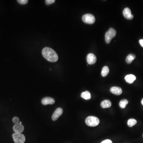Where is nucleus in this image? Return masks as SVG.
Listing matches in <instances>:
<instances>
[{"mask_svg": "<svg viewBox=\"0 0 143 143\" xmlns=\"http://www.w3.org/2000/svg\"><path fill=\"white\" fill-rule=\"evenodd\" d=\"M123 14L124 16L126 19L131 20L133 18L134 16L132 14L131 11L128 8H124L123 11Z\"/></svg>", "mask_w": 143, "mask_h": 143, "instance_id": "7", "label": "nucleus"}, {"mask_svg": "<svg viewBox=\"0 0 143 143\" xmlns=\"http://www.w3.org/2000/svg\"><path fill=\"white\" fill-rule=\"evenodd\" d=\"M18 3L21 5H25L28 3V0H18Z\"/></svg>", "mask_w": 143, "mask_h": 143, "instance_id": "20", "label": "nucleus"}, {"mask_svg": "<svg viewBox=\"0 0 143 143\" xmlns=\"http://www.w3.org/2000/svg\"><path fill=\"white\" fill-rule=\"evenodd\" d=\"M137 123V121L133 118H131L128 120L127 124L129 127H131L136 125Z\"/></svg>", "mask_w": 143, "mask_h": 143, "instance_id": "18", "label": "nucleus"}, {"mask_svg": "<svg viewBox=\"0 0 143 143\" xmlns=\"http://www.w3.org/2000/svg\"><path fill=\"white\" fill-rule=\"evenodd\" d=\"M116 31L113 28H110L109 30L106 33L105 35V40L107 43H109L113 38L116 35Z\"/></svg>", "mask_w": 143, "mask_h": 143, "instance_id": "3", "label": "nucleus"}, {"mask_svg": "<svg viewBox=\"0 0 143 143\" xmlns=\"http://www.w3.org/2000/svg\"><path fill=\"white\" fill-rule=\"evenodd\" d=\"M81 96L82 98L86 100H89L91 98V95L90 93L87 91L82 92Z\"/></svg>", "mask_w": 143, "mask_h": 143, "instance_id": "14", "label": "nucleus"}, {"mask_svg": "<svg viewBox=\"0 0 143 143\" xmlns=\"http://www.w3.org/2000/svg\"><path fill=\"white\" fill-rule=\"evenodd\" d=\"M13 129L16 133H21L24 130V126L22 124L19 123L14 124L13 127Z\"/></svg>", "mask_w": 143, "mask_h": 143, "instance_id": "9", "label": "nucleus"}, {"mask_svg": "<svg viewBox=\"0 0 143 143\" xmlns=\"http://www.w3.org/2000/svg\"><path fill=\"white\" fill-rule=\"evenodd\" d=\"M85 122L86 124L90 127H95L98 126L99 123L98 118L94 116H88L86 118Z\"/></svg>", "mask_w": 143, "mask_h": 143, "instance_id": "2", "label": "nucleus"}, {"mask_svg": "<svg viewBox=\"0 0 143 143\" xmlns=\"http://www.w3.org/2000/svg\"><path fill=\"white\" fill-rule=\"evenodd\" d=\"M97 58L95 55L93 53H89L87 56V61L89 64H93L96 62Z\"/></svg>", "mask_w": 143, "mask_h": 143, "instance_id": "8", "label": "nucleus"}, {"mask_svg": "<svg viewBox=\"0 0 143 143\" xmlns=\"http://www.w3.org/2000/svg\"><path fill=\"white\" fill-rule=\"evenodd\" d=\"M112 105L111 102L110 100H105L102 101L101 104V106L103 108H107L111 107Z\"/></svg>", "mask_w": 143, "mask_h": 143, "instance_id": "13", "label": "nucleus"}, {"mask_svg": "<svg viewBox=\"0 0 143 143\" xmlns=\"http://www.w3.org/2000/svg\"><path fill=\"white\" fill-rule=\"evenodd\" d=\"M128 101L127 99H123L121 100L120 102H119V106L121 107V108L124 109L125 108L126 105L128 104Z\"/></svg>", "mask_w": 143, "mask_h": 143, "instance_id": "17", "label": "nucleus"}, {"mask_svg": "<svg viewBox=\"0 0 143 143\" xmlns=\"http://www.w3.org/2000/svg\"><path fill=\"white\" fill-rule=\"evenodd\" d=\"M109 70L108 67L107 66H104L101 71V74L103 77H105L109 73Z\"/></svg>", "mask_w": 143, "mask_h": 143, "instance_id": "16", "label": "nucleus"}, {"mask_svg": "<svg viewBox=\"0 0 143 143\" xmlns=\"http://www.w3.org/2000/svg\"><path fill=\"white\" fill-rule=\"evenodd\" d=\"M13 122L14 124H18L20 123V119H19V118L15 116V117H14L13 118Z\"/></svg>", "mask_w": 143, "mask_h": 143, "instance_id": "19", "label": "nucleus"}, {"mask_svg": "<svg viewBox=\"0 0 143 143\" xmlns=\"http://www.w3.org/2000/svg\"><path fill=\"white\" fill-rule=\"evenodd\" d=\"M82 19L84 22L88 24H93L96 20L94 16L90 14H84L82 16Z\"/></svg>", "mask_w": 143, "mask_h": 143, "instance_id": "4", "label": "nucleus"}, {"mask_svg": "<svg viewBox=\"0 0 143 143\" xmlns=\"http://www.w3.org/2000/svg\"><path fill=\"white\" fill-rule=\"evenodd\" d=\"M63 113V109L61 108H58L54 112L52 116V120L55 121L62 115Z\"/></svg>", "mask_w": 143, "mask_h": 143, "instance_id": "6", "label": "nucleus"}, {"mask_svg": "<svg viewBox=\"0 0 143 143\" xmlns=\"http://www.w3.org/2000/svg\"><path fill=\"white\" fill-rule=\"evenodd\" d=\"M55 0H46L45 3L47 5H51L55 3Z\"/></svg>", "mask_w": 143, "mask_h": 143, "instance_id": "21", "label": "nucleus"}, {"mask_svg": "<svg viewBox=\"0 0 143 143\" xmlns=\"http://www.w3.org/2000/svg\"><path fill=\"white\" fill-rule=\"evenodd\" d=\"M13 138L15 143H24L26 140L25 136L21 133L13 134Z\"/></svg>", "mask_w": 143, "mask_h": 143, "instance_id": "5", "label": "nucleus"}, {"mask_svg": "<svg viewBox=\"0 0 143 143\" xmlns=\"http://www.w3.org/2000/svg\"><path fill=\"white\" fill-rule=\"evenodd\" d=\"M19 124H21V122H20V123H19Z\"/></svg>", "mask_w": 143, "mask_h": 143, "instance_id": "25", "label": "nucleus"}, {"mask_svg": "<svg viewBox=\"0 0 143 143\" xmlns=\"http://www.w3.org/2000/svg\"><path fill=\"white\" fill-rule=\"evenodd\" d=\"M139 43L140 45L143 47V39H140L139 40Z\"/></svg>", "mask_w": 143, "mask_h": 143, "instance_id": "23", "label": "nucleus"}, {"mask_svg": "<svg viewBox=\"0 0 143 143\" xmlns=\"http://www.w3.org/2000/svg\"><path fill=\"white\" fill-rule=\"evenodd\" d=\"M43 56L50 62H56L58 60V56L55 51L49 47L44 48L42 51Z\"/></svg>", "mask_w": 143, "mask_h": 143, "instance_id": "1", "label": "nucleus"}, {"mask_svg": "<svg viewBox=\"0 0 143 143\" xmlns=\"http://www.w3.org/2000/svg\"><path fill=\"white\" fill-rule=\"evenodd\" d=\"M101 143H113V142L110 139H106L102 141Z\"/></svg>", "mask_w": 143, "mask_h": 143, "instance_id": "22", "label": "nucleus"}, {"mask_svg": "<svg viewBox=\"0 0 143 143\" xmlns=\"http://www.w3.org/2000/svg\"></svg>", "mask_w": 143, "mask_h": 143, "instance_id": "26", "label": "nucleus"}, {"mask_svg": "<svg viewBox=\"0 0 143 143\" xmlns=\"http://www.w3.org/2000/svg\"><path fill=\"white\" fill-rule=\"evenodd\" d=\"M141 103L142 105H143V98L142 99V100L141 101Z\"/></svg>", "mask_w": 143, "mask_h": 143, "instance_id": "24", "label": "nucleus"}, {"mask_svg": "<svg viewBox=\"0 0 143 143\" xmlns=\"http://www.w3.org/2000/svg\"><path fill=\"white\" fill-rule=\"evenodd\" d=\"M110 91L113 94L116 95H120L122 93V89L119 87L115 86L111 88Z\"/></svg>", "mask_w": 143, "mask_h": 143, "instance_id": "11", "label": "nucleus"}, {"mask_svg": "<svg viewBox=\"0 0 143 143\" xmlns=\"http://www.w3.org/2000/svg\"><path fill=\"white\" fill-rule=\"evenodd\" d=\"M126 81L128 84H132L136 80V77L133 74H128L125 77Z\"/></svg>", "mask_w": 143, "mask_h": 143, "instance_id": "12", "label": "nucleus"}, {"mask_svg": "<svg viewBox=\"0 0 143 143\" xmlns=\"http://www.w3.org/2000/svg\"><path fill=\"white\" fill-rule=\"evenodd\" d=\"M55 103L54 99L50 97H45L41 100V103L43 105H52Z\"/></svg>", "mask_w": 143, "mask_h": 143, "instance_id": "10", "label": "nucleus"}, {"mask_svg": "<svg viewBox=\"0 0 143 143\" xmlns=\"http://www.w3.org/2000/svg\"><path fill=\"white\" fill-rule=\"evenodd\" d=\"M136 58V55L133 54H130L128 55L126 57V63L128 64H130Z\"/></svg>", "mask_w": 143, "mask_h": 143, "instance_id": "15", "label": "nucleus"}]
</instances>
